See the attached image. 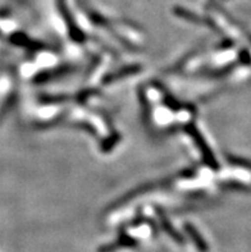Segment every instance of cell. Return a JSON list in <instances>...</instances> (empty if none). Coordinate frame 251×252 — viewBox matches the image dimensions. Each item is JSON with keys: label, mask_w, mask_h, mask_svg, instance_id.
I'll list each match as a JSON object with an SVG mask.
<instances>
[{"label": "cell", "mask_w": 251, "mask_h": 252, "mask_svg": "<svg viewBox=\"0 0 251 252\" xmlns=\"http://www.w3.org/2000/svg\"><path fill=\"white\" fill-rule=\"evenodd\" d=\"M137 241L127 234H121V237L114 242L104 245L98 250V252H114L121 249H131V247H136Z\"/></svg>", "instance_id": "cell-1"}, {"label": "cell", "mask_w": 251, "mask_h": 252, "mask_svg": "<svg viewBox=\"0 0 251 252\" xmlns=\"http://www.w3.org/2000/svg\"><path fill=\"white\" fill-rule=\"evenodd\" d=\"M184 229H186V232H187L188 237H190L191 240H192V242H194V245L196 246V249L199 250L200 252H208L209 251V246H208V243L205 242V240H204L203 237L200 236V233L197 232L196 229H195L191 224H187L186 227H184Z\"/></svg>", "instance_id": "cell-2"}]
</instances>
